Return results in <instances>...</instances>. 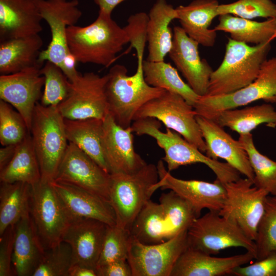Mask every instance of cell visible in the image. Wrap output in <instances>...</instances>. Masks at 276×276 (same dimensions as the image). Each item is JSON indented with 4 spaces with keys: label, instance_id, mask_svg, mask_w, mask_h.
Here are the masks:
<instances>
[{
    "label": "cell",
    "instance_id": "1",
    "mask_svg": "<svg viewBox=\"0 0 276 276\" xmlns=\"http://www.w3.org/2000/svg\"><path fill=\"white\" fill-rule=\"evenodd\" d=\"M66 38L70 52L77 62L106 67L130 42L125 27H120L112 18L111 14L101 10L96 20L86 26L68 27Z\"/></svg>",
    "mask_w": 276,
    "mask_h": 276
},
{
    "label": "cell",
    "instance_id": "2",
    "mask_svg": "<svg viewBox=\"0 0 276 276\" xmlns=\"http://www.w3.org/2000/svg\"><path fill=\"white\" fill-rule=\"evenodd\" d=\"M159 203L149 200L134 220L131 235L145 244H154L171 239L188 231L198 217L185 199L170 190L162 193Z\"/></svg>",
    "mask_w": 276,
    "mask_h": 276
},
{
    "label": "cell",
    "instance_id": "3",
    "mask_svg": "<svg viewBox=\"0 0 276 276\" xmlns=\"http://www.w3.org/2000/svg\"><path fill=\"white\" fill-rule=\"evenodd\" d=\"M144 60L137 59L136 70L132 75H128L127 68L119 64L112 66L107 74L105 93L108 113L124 128L131 126L135 115L145 104L166 90L146 82Z\"/></svg>",
    "mask_w": 276,
    "mask_h": 276
},
{
    "label": "cell",
    "instance_id": "4",
    "mask_svg": "<svg viewBox=\"0 0 276 276\" xmlns=\"http://www.w3.org/2000/svg\"><path fill=\"white\" fill-rule=\"evenodd\" d=\"M271 42L249 45L228 38L223 60L213 72L205 96L229 94L253 82L267 59Z\"/></svg>",
    "mask_w": 276,
    "mask_h": 276
},
{
    "label": "cell",
    "instance_id": "5",
    "mask_svg": "<svg viewBox=\"0 0 276 276\" xmlns=\"http://www.w3.org/2000/svg\"><path fill=\"white\" fill-rule=\"evenodd\" d=\"M78 0H39L41 16L48 24L51 40L48 47L41 51L38 61L44 64L50 61L58 65L70 82L80 74L76 69L77 61L70 52L66 38L68 27L76 25L82 13Z\"/></svg>",
    "mask_w": 276,
    "mask_h": 276
},
{
    "label": "cell",
    "instance_id": "6",
    "mask_svg": "<svg viewBox=\"0 0 276 276\" xmlns=\"http://www.w3.org/2000/svg\"><path fill=\"white\" fill-rule=\"evenodd\" d=\"M30 133L39 165L41 180L52 182L68 144L64 119L57 107L45 106L37 102Z\"/></svg>",
    "mask_w": 276,
    "mask_h": 276
},
{
    "label": "cell",
    "instance_id": "7",
    "mask_svg": "<svg viewBox=\"0 0 276 276\" xmlns=\"http://www.w3.org/2000/svg\"><path fill=\"white\" fill-rule=\"evenodd\" d=\"M159 180L157 169L147 164L131 174H110L109 202L116 219V224L130 231L134 220L155 192L153 186Z\"/></svg>",
    "mask_w": 276,
    "mask_h": 276
},
{
    "label": "cell",
    "instance_id": "8",
    "mask_svg": "<svg viewBox=\"0 0 276 276\" xmlns=\"http://www.w3.org/2000/svg\"><path fill=\"white\" fill-rule=\"evenodd\" d=\"M29 216L44 250L62 241L64 233L72 222L52 182L42 180L31 185Z\"/></svg>",
    "mask_w": 276,
    "mask_h": 276
},
{
    "label": "cell",
    "instance_id": "9",
    "mask_svg": "<svg viewBox=\"0 0 276 276\" xmlns=\"http://www.w3.org/2000/svg\"><path fill=\"white\" fill-rule=\"evenodd\" d=\"M188 247L213 255L229 247H240L252 253L256 245L233 220L209 211L195 219L187 231Z\"/></svg>",
    "mask_w": 276,
    "mask_h": 276
},
{
    "label": "cell",
    "instance_id": "10",
    "mask_svg": "<svg viewBox=\"0 0 276 276\" xmlns=\"http://www.w3.org/2000/svg\"><path fill=\"white\" fill-rule=\"evenodd\" d=\"M131 127L136 135H147L155 140L157 144L165 152L162 160L166 163L169 172L182 166L197 163L205 165L216 175L221 174L224 170V163L204 154L176 131L168 128L165 132L162 131V123L155 118L136 120Z\"/></svg>",
    "mask_w": 276,
    "mask_h": 276
},
{
    "label": "cell",
    "instance_id": "11",
    "mask_svg": "<svg viewBox=\"0 0 276 276\" xmlns=\"http://www.w3.org/2000/svg\"><path fill=\"white\" fill-rule=\"evenodd\" d=\"M260 100L276 105V56L263 62L257 77L249 85L229 94L200 96L193 107L197 115L213 119L223 110Z\"/></svg>",
    "mask_w": 276,
    "mask_h": 276
},
{
    "label": "cell",
    "instance_id": "12",
    "mask_svg": "<svg viewBox=\"0 0 276 276\" xmlns=\"http://www.w3.org/2000/svg\"><path fill=\"white\" fill-rule=\"evenodd\" d=\"M196 115L194 107L181 96L165 90L145 104L135 115L133 121L146 118H155L205 153L206 147Z\"/></svg>",
    "mask_w": 276,
    "mask_h": 276
},
{
    "label": "cell",
    "instance_id": "13",
    "mask_svg": "<svg viewBox=\"0 0 276 276\" xmlns=\"http://www.w3.org/2000/svg\"><path fill=\"white\" fill-rule=\"evenodd\" d=\"M224 185L226 196L219 214L235 221L255 241L264 214L265 199L269 194L254 186L253 180L247 177Z\"/></svg>",
    "mask_w": 276,
    "mask_h": 276
},
{
    "label": "cell",
    "instance_id": "14",
    "mask_svg": "<svg viewBox=\"0 0 276 276\" xmlns=\"http://www.w3.org/2000/svg\"><path fill=\"white\" fill-rule=\"evenodd\" d=\"M107 74L101 76L94 72L80 74L70 82L65 99L57 107L64 119H104L108 113L105 93Z\"/></svg>",
    "mask_w": 276,
    "mask_h": 276
},
{
    "label": "cell",
    "instance_id": "15",
    "mask_svg": "<svg viewBox=\"0 0 276 276\" xmlns=\"http://www.w3.org/2000/svg\"><path fill=\"white\" fill-rule=\"evenodd\" d=\"M187 231L154 244L142 243L131 236L127 260L132 276H170L178 258L188 247Z\"/></svg>",
    "mask_w": 276,
    "mask_h": 276
},
{
    "label": "cell",
    "instance_id": "16",
    "mask_svg": "<svg viewBox=\"0 0 276 276\" xmlns=\"http://www.w3.org/2000/svg\"><path fill=\"white\" fill-rule=\"evenodd\" d=\"M54 181L75 186L109 202L110 174L72 143L68 142Z\"/></svg>",
    "mask_w": 276,
    "mask_h": 276
},
{
    "label": "cell",
    "instance_id": "17",
    "mask_svg": "<svg viewBox=\"0 0 276 276\" xmlns=\"http://www.w3.org/2000/svg\"><path fill=\"white\" fill-rule=\"evenodd\" d=\"M156 167L159 180L153 186L155 191L159 188L174 191L190 203L198 217L204 209L219 212L223 208L226 191L224 185L217 179L210 182L177 178L168 171L163 160L158 162Z\"/></svg>",
    "mask_w": 276,
    "mask_h": 276
},
{
    "label": "cell",
    "instance_id": "18",
    "mask_svg": "<svg viewBox=\"0 0 276 276\" xmlns=\"http://www.w3.org/2000/svg\"><path fill=\"white\" fill-rule=\"evenodd\" d=\"M43 65H37L21 71L0 76V99L15 108L24 118L30 132L36 104L41 98L44 77Z\"/></svg>",
    "mask_w": 276,
    "mask_h": 276
},
{
    "label": "cell",
    "instance_id": "19",
    "mask_svg": "<svg viewBox=\"0 0 276 276\" xmlns=\"http://www.w3.org/2000/svg\"><path fill=\"white\" fill-rule=\"evenodd\" d=\"M173 33V44L168 54L170 58L194 91L199 96H205L214 70L205 59L200 58L199 44L180 26H175Z\"/></svg>",
    "mask_w": 276,
    "mask_h": 276
},
{
    "label": "cell",
    "instance_id": "20",
    "mask_svg": "<svg viewBox=\"0 0 276 276\" xmlns=\"http://www.w3.org/2000/svg\"><path fill=\"white\" fill-rule=\"evenodd\" d=\"M133 132L131 126L122 127L108 113L103 119V146L110 174L134 173L147 164L135 151Z\"/></svg>",
    "mask_w": 276,
    "mask_h": 276
},
{
    "label": "cell",
    "instance_id": "21",
    "mask_svg": "<svg viewBox=\"0 0 276 276\" xmlns=\"http://www.w3.org/2000/svg\"><path fill=\"white\" fill-rule=\"evenodd\" d=\"M196 118L206 145L205 154L214 159H224L240 173L254 180V173L247 152L239 140L234 139L214 120L199 115Z\"/></svg>",
    "mask_w": 276,
    "mask_h": 276
},
{
    "label": "cell",
    "instance_id": "22",
    "mask_svg": "<svg viewBox=\"0 0 276 276\" xmlns=\"http://www.w3.org/2000/svg\"><path fill=\"white\" fill-rule=\"evenodd\" d=\"M108 225L99 220L84 218L72 221L62 241L72 250V265L96 268Z\"/></svg>",
    "mask_w": 276,
    "mask_h": 276
},
{
    "label": "cell",
    "instance_id": "23",
    "mask_svg": "<svg viewBox=\"0 0 276 276\" xmlns=\"http://www.w3.org/2000/svg\"><path fill=\"white\" fill-rule=\"evenodd\" d=\"M255 259L245 253L219 258L188 247L179 257L170 276H221L232 274L233 270Z\"/></svg>",
    "mask_w": 276,
    "mask_h": 276
},
{
    "label": "cell",
    "instance_id": "24",
    "mask_svg": "<svg viewBox=\"0 0 276 276\" xmlns=\"http://www.w3.org/2000/svg\"><path fill=\"white\" fill-rule=\"evenodd\" d=\"M39 0H0V42L41 32Z\"/></svg>",
    "mask_w": 276,
    "mask_h": 276
},
{
    "label": "cell",
    "instance_id": "25",
    "mask_svg": "<svg viewBox=\"0 0 276 276\" xmlns=\"http://www.w3.org/2000/svg\"><path fill=\"white\" fill-rule=\"evenodd\" d=\"M51 182L72 221L89 218L99 220L110 226L116 224V216L108 201L71 184L55 181Z\"/></svg>",
    "mask_w": 276,
    "mask_h": 276
},
{
    "label": "cell",
    "instance_id": "26",
    "mask_svg": "<svg viewBox=\"0 0 276 276\" xmlns=\"http://www.w3.org/2000/svg\"><path fill=\"white\" fill-rule=\"evenodd\" d=\"M219 5L217 0H194L188 5L175 8L177 19L190 37L202 46L212 47L215 43L217 31L210 27L219 16Z\"/></svg>",
    "mask_w": 276,
    "mask_h": 276
},
{
    "label": "cell",
    "instance_id": "27",
    "mask_svg": "<svg viewBox=\"0 0 276 276\" xmlns=\"http://www.w3.org/2000/svg\"><path fill=\"white\" fill-rule=\"evenodd\" d=\"M146 36L147 60L164 61L173 44V33L171 22L177 18L176 8L166 0H156L148 14Z\"/></svg>",
    "mask_w": 276,
    "mask_h": 276
},
{
    "label": "cell",
    "instance_id": "28",
    "mask_svg": "<svg viewBox=\"0 0 276 276\" xmlns=\"http://www.w3.org/2000/svg\"><path fill=\"white\" fill-rule=\"evenodd\" d=\"M44 250L35 233L29 213L15 224L12 260L13 275L32 276Z\"/></svg>",
    "mask_w": 276,
    "mask_h": 276
},
{
    "label": "cell",
    "instance_id": "29",
    "mask_svg": "<svg viewBox=\"0 0 276 276\" xmlns=\"http://www.w3.org/2000/svg\"><path fill=\"white\" fill-rule=\"evenodd\" d=\"M43 44L39 34L0 42V74L8 75L37 65Z\"/></svg>",
    "mask_w": 276,
    "mask_h": 276
},
{
    "label": "cell",
    "instance_id": "30",
    "mask_svg": "<svg viewBox=\"0 0 276 276\" xmlns=\"http://www.w3.org/2000/svg\"><path fill=\"white\" fill-rule=\"evenodd\" d=\"M64 124L68 142L76 145L105 171L110 173L103 146V119H64Z\"/></svg>",
    "mask_w": 276,
    "mask_h": 276
},
{
    "label": "cell",
    "instance_id": "31",
    "mask_svg": "<svg viewBox=\"0 0 276 276\" xmlns=\"http://www.w3.org/2000/svg\"><path fill=\"white\" fill-rule=\"evenodd\" d=\"M214 29L229 33L235 41L256 45L276 38V18L257 21L231 14L221 15Z\"/></svg>",
    "mask_w": 276,
    "mask_h": 276
},
{
    "label": "cell",
    "instance_id": "32",
    "mask_svg": "<svg viewBox=\"0 0 276 276\" xmlns=\"http://www.w3.org/2000/svg\"><path fill=\"white\" fill-rule=\"evenodd\" d=\"M223 127L229 128L239 135L250 133L259 126L276 127V110L271 103L223 110L213 119Z\"/></svg>",
    "mask_w": 276,
    "mask_h": 276
},
{
    "label": "cell",
    "instance_id": "33",
    "mask_svg": "<svg viewBox=\"0 0 276 276\" xmlns=\"http://www.w3.org/2000/svg\"><path fill=\"white\" fill-rule=\"evenodd\" d=\"M41 175L37 157L30 132L17 145L10 162L0 170L1 182H23L30 185L41 180Z\"/></svg>",
    "mask_w": 276,
    "mask_h": 276
},
{
    "label": "cell",
    "instance_id": "34",
    "mask_svg": "<svg viewBox=\"0 0 276 276\" xmlns=\"http://www.w3.org/2000/svg\"><path fill=\"white\" fill-rule=\"evenodd\" d=\"M143 71L145 81L153 87L160 88L181 96L193 107L199 96L179 76L177 68L164 60H144Z\"/></svg>",
    "mask_w": 276,
    "mask_h": 276
},
{
    "label": "cell",
    "instance_id": "35",
    "mask_svg": "<svg viewBox=\"0 0 276 276\" xmlns=\"http://www.w3.org/2000/svg\"><path fill=\"white\" fill-rule=\"evenodd\" d=\"M30 188L23 182H1L0 236L29 213Z\"/></svg>",
    "mask_w": 276,
    "mask_h": 276
},
{
    "label": "cell",
    "instance_id": "36",
    "mask_svg": "<svg viewBox=\"0 0 276 276\" xmlns=\"http://www.w3.org/2000/svg\"><path fill=\"white\" fill-rule=\"evenodd\" d=\"M238 140L247 152L254 173V186L276 196V162L259 151L250 133L240 134Z\"/></svg>",
    "mask_w": 276,
    "mask_h": 276
},
{
    "label": "cell",
    "instance_id": "37",
    "mask_svg": "<svg viewBox=\"0 0 276 276\" xmlns=\"http://www.w3.org/2000/svg\"><path fill=\"white\" fill-rule=\"evenodd\" d=\"M40 72L44 77L40 103L45 106H57L67 97L70 81L62 70L50 61H45Z\"/></svg>",
    "mask_w": 276,
    "mask_h": 276
},
{
    "label": "cell",
    "instance_id": "38",
    "mask_svg": "<svg viewBox=\"0 0 276 276\" xmlns=\"http://www.w3.org/2000/svg\"><path fill=\"white\" fill-rule=\"evenodd\" d=\"M255 243L256 260L264 258L270 251L276 250V196L268 195L265 199L264 212Z\"/></svg>",
    "mask_w": 276,
    "mask_h": 276
},
{
    "label": "cell",
    "instance_id": "39",
    "mask_svg": "<svg viewBox=\"0 0 276 276\" xmlns=\"http://www.w3.org/2000/svg\"><path fill=\"white\" fill-rule=\"evenodd\" d=\"M72 255L70 245L61 241L44 250L32 276H68Z\"/></svg>",
    "mask_w": 276,
    "mask_h": 276
},
{
    "label": "cell",
    "instance_id": "40",
    "mask_svg": "<svg viewBox=\"0 0 276 276\" xmlns=\"http://www.w3.org/2000/svg\"><path fill=\"white\" fill-rule=\"evenodd\" d=\"M30 132L21 115L12 106L0 100V142L2 146L16 145Z\"/></svg>",
    "mask_w": 276,
    "mask_h": 276
},
{
    "label": "cell",
    "instance_id": "41",
    "mask_svg": "<svg viewBox=\"0 0 276 276\" xmlns=\"http://www.w3.org/2000/svg\"><path fill=\"white\" fill-rule=\"evenodd\" d=\"M130 231L117 224L108 225L97 266L119 259H127Z\"/></svg>",
    "mask_w": 276,
    "mask_h": 276
},
{
    "label": "cell",
    "instance_id": "42",
    "mask_svg": "<svg viewBox=\"0 0 276 276\" xmlns=\"http://www.w3.org/2000/svg\"><path fill=\"white\" fill-rule=\"evenodd\" d=\"M217 11L219 16L231 14L248 19L276 18V4L271 0H238L219 5Z\"/></svg>",
    "mask_w": 276,
    "mask_h": 276
},
{
    "label": "cell",
    "instance_id": "43",
    "mask_svg": "<svg viewBox=\"0 0 276 276\" xmlns=\"http://www.w3.org/2000/svg\"><path fill=\"white\" fill-rule=\"evenodd\" d=\"M237 276H276V250L247 266L236 267L232 273Z\"/></svg>",
    "mask_w": 276,
    "mask_h": 276
},
{
    "label": "cell",
    "instance_id": "44",
    "mask_svg": "<svg viewBox=\"0 0 276 276\" xmlns=\"http://www.w3.org/2000/svg\"><path fill=\"white\" fill-rule=\"evenodd\" d=\"M15 234V224L8 227L0 236V276L14 275L12 260Z\"/></svg>",
    "mask_w": 276,
    "mask_h": 276
},
{
    "label": "cell",
    "instance_id": "45",
    "mask_svg": "<svg viewBox=\"0 0 276 276\" xmlns=\"http://www.w3.org/2000/svg\"><path fill=\"white\" fill-rule=\"evenodd\" d=\"M97 276H132L127 259H119L97 266Z\"/></svg>",
    "mask_w": 276,
    "mask_h": 276
},
{
    "label": "cell",
    "instance_id": "46",
    "mask_svg": "<svg viewBox=\"0 0 276 276\" xmlns=\"http://www.w3.org/2000/svg\"><path fill=\"white\" fill-rule=\"evenodd\" d=\"M17 145L3 146L0 149V170L3 169L13 157Z\"/></svg>",
    "mask_w": 276,
    "mask_h": 276
},
{
    "label": "cell",
    "instance_id": "47",
    "mask_svg": "<svg viewBox=\"0 0 276 276\" xmlns=\"http://www.w3.org/2000/svg\"><path fill=\"white\" fill-rule=\"evenodd\" d=\"M68 276H97L96 270L77 264L72 265Z\"/></svg>",
    "mask_w": 276,
    "mask_h": 276
},
{
    "label": "cell",
    "instance_id": "48",
    "mask_svg": "<svg viewBox=\"0 0 276 276\" xmlns=\"http://www.w3.org/2000/svg\"><path fill=\"white\" fill-rule=\"evenodd\" d=\"M125 0H93L99 10L111 14L114 9Z\"/></svg>",
    "mask_w": 276,
    "mask_h": 276
}]
</instances>
